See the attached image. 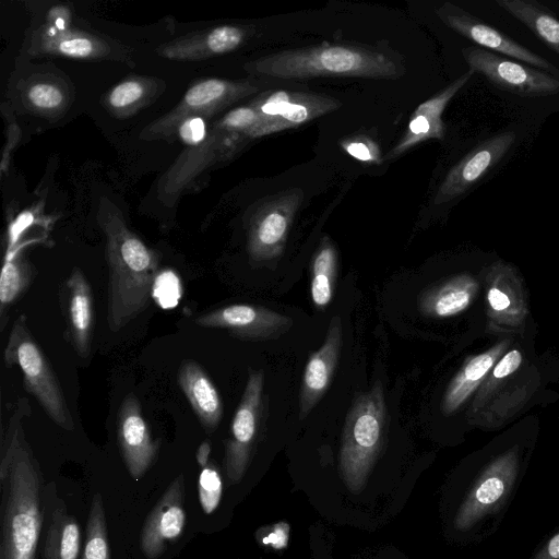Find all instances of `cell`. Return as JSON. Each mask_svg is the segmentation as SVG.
I'll return each mask as SVG.
<instances>
[{
  "mask_svg": "<svg viewBox=\"0 0 559 559\" xmlns=\"http://www.w3.org/2000/svg\"><path fill=\"white\" fill-rule=\"evenodd\" d=\"M98 223L108 262L107 322L110 331L118 332L150 305L159 258L107 200L100 202Z\"/></svg>",
  "mask_w": 559,
  "mask_h": 559,
  "instance_id": "cell-1",
  "label": "cell"
},
{
  "mask_svg": "<svg viewBox=\"0 0 559 559\" xmlns=\"http://www.w3.org/2000/svg\"><path fill=\"white\" fill-rule=\"evenodd\" d=\"M17 415L11 419L10 439L0 465L1 480L9 479L0 559H35L43 521L39 469Z\"/></svg>",
  "mask_w": 559,
  "mask_h": 559,
  "instance_id": "cell-2",
  "label": "cell"
},
{
  "mask_svg": "<svg viewBox=\"0 0 559 559\" xmlns=\"http://www.w3.org/2000/svg\"><path fill=\"white\" fill-rule=\"evenodd\" d=\"M247 72L283 80L313 78L397 79L405 70L395 56L353 44H322L263 56L245 66Z\"/></svg>",
  "mask_w": 559,
  "mask_h": 559,
  "instance_id": "cell-3",
  "label": "cell"
},
{
  "mask_svg": "<svg viewBox=\"0 0 559 559\" xmlns=\"http://www.w3.org/2000/svg\"><path fill=\"white\" fill-rule=\"evenodd\" d=\"M259 114L251 103L236 107L216 120L205 139L183 151L158 182L157 195L165 204H173L199 176L216 164L231 158L250 139V131L259 122Z\"/></svg>",
  "mask_w": 559,
  "mask_h": 559,
  "instance_id": "cell-4",
  "label": "cell"
},
{
  "mask_svg": "<svg viewBox=\"0 0 559 559\" xmlns=\"http://www.w3.org/2000/svg\"><path fill=\"white\" fill-rule=\"evenodd\" d=\"M388 411L382 383L376 381L355 396L346 415L340 450V472L346 487L360 492L382 450Z\"/></svg>",
  "mask_w": 559,
  "mask_h": 559,
  "instance_id": "cell-5",
  "label": "cell"
},
{
  "mask_svg": "<svg viewBox=\"0 0 559 559\" xmlns=\"http://www.w3.org/2000/svg\"><path fill=\"white\" fill-rule=\"evenodd\" d=\"M3 358L7 367L17 366L21 369L25 390L37 399L47 415L59 427L73 430L74 421L62 388L31 334L25 314L13 322Z\"/></svg>",
  "mask_w": 559,
  "mask_h": 559,
  "instance_id": "cell-6",
  "label": "cell"
},
{
  "mask_svg": "<svg viewBox=\"0 0 559 559\" xmlns=\"http://www.w3.org/2000/svg\"><path fill=\"white\" fill-rule=\"evenodd\" d=\"M262 86L263 83L251 80L198 81L187 90L176 107L145 127L140 136L147 141L170 138L185 119L190 117L207 119L229 105L257 94Z\"/></svg>",
  "mask_w": 559,
  "mask_h": 559,
  "instance_id": "cell-7",
  "label": "cell"
},
{
  "mask_svg": "<svg viewBox=\"0 0 559 559\" xmlns=\"http://www.w3.org/2000/svg\"><path fill=\"white\" fill-rule=\"evenodd\" d=\"M304 200L300 188L265 198L251 214L247 228V251L254 262L280 258L288 233Z\"/></svg>",
  "mask_w": 559,
  "mask_h": 559,
  "instance_id": "cell-8",
  "label": "cell"
},
{
  "mask_svg": "<svg viewBox=\"0 0 559 559\" xmlns=\"http://www.w3.org/2000/svg\"><path fill=\"white\" fill-rule=\"evenodd\" d=\"M462 53L469 70L483 74L500 90L528 98L559 94V79L537 68L510 60L484 48L467 47Z\"/></svg>",
  "mask_w": 559,
  "mask_h": 559,
  "instance_id": "cell-9",
  "label": "cell"
},
{
  "mask_svg": "<svg viewBox=\"0 0 559 559\" xmlns=\"http://www.w3.org/2000/svg\"><path fill=\"white\" fill-rule=\"evenodd\" d=\"M264 373L250 370L225 441L224 468L230 484L239 483L249 465L262 415Z\"/></svg>",
  "mask_w": 559,
  "mask_h": 559,
  "instance_id": "cell-10",
  "label": "cell"
},
{
  "mask_svg": "<svg viewBox=\"0 0 559 559\" xmlns=\"http://www.w3.org/2000/svg\"><path fill=\"white\" fill-rule=\"evenodd\" d=\"M436 13L444 25L484 47L485 50L514 58L559 79V69L551 62L484 23L464 9L451 2H445L437 9Z\"/></svg>",
  "mask_w": 559,
  "mask_h": 559,
  "instance_id": "cell-11",
  "label": "cell"
},
{
  "mask_svg": "<svg viewBox=\"0 0 559 559\" xmlns=\"http://www.w3.org/2000/svg\"><path fill=\"white\" fill-rule=\"evenodd\" d=\"M195 323L202 328L227 330L241 340L267 341L286 334L294 321L265 307L235 304L201 314Z\"/></svg>",
  "mask_w": 559,
  "mask_h": 559,
  "instance_id": "cell-12",
  "label": "cell"
},
{
  "mask_svg": "<svg viewBox=\"0 0 559 559\" xmlns=\"http://www.w3.org/2000/svg\"><path fill=\"white\" fill-rule=\"evenodd\" d=\"M117 438L129 474L135 480L142 478L157 456L159 442L152 438L134 393H128L118 409Z\"/></svg>",
  "mask_w": 559,
  "mask_h": 559,
  "instance_id": "cell-13",
  "label": "cell"
},
{
  "mask_svg": "<svg viewBox=\"0 0 559 559\" xmlns=\"http://www.w3.org/2000/svg\"><path fill=\"white\" fill-rule=\"evenodd\" d=\"M514 141L515 133L506 131L474 147L447 174L437 190L435 204L450 202L466 192L504 156Z\"/></svg>",
  "mask_w": 559,
  "mask_h": 559,
  "instance_id": "cell-14",
  "label": "cell"
},
{
  "mask_svg": "<svg viewBox=\"0 0 559 559\" xmlns=\"http://www.w3.org/2000/svg\"><path fill=\"white\" fill-rule=\"evenodd\" d=\"M185 477L178 475L160 499L147 514L144 522L140 546L147 559L159 558L168 542H175L182 533L186 524Z\"/></svg>",
  "mask_w": 559,
  "mask_h": 559,
  "instance_id": "cell-15",
  "label": "cell"
},
{
  "mask_svg": "<svg viewBox=\"0 0 559 559\" xmlns=\"http://www.w3.org/2000/svg\"><path fill=\"white\" fill-rule=\"evenodd\" d=\"M342 338V321L334 316L321 347L307 360L299 391V419L311 413L329 389L338 364Z\"/></svg>",
  "mask_w": 559,
  "mask_h": 559,
  "instance_id": "cell-16",
  "label": "cell"
},
{
  "mask_svg": "<svg viewBox=\"0 0 559 559\" xmlns=\"http://www.w3.org/2000/svg\"><path fill=\"white\" fill-rule=\"evenodd\" d=\"M473 73L472 70H468L442 91L419 104L412 114L404 134L384 158H397L428 140H442L445 133L442 114L450 100L468 82Z\"/></svg>",
  "mask_w": 559,
  "mask_h": 559,
  "instance_id": "cell-17",
  "label": "cell"
},
{
  "mask_svg": "<svg viewBox=\"0 0 559 559\" xmlns=\"http://www.w3.org/2000/svg\"><path fill=\"white\" fill-rule=\"evenodd\" d=\"M61 293L70 342L76 354L86 358L92 347L94 310L92 289L81 269L72 270Z\"/></svg>",
  "mask_w": 559,
  "mask_h": 559,
  "instance_id": "cell-18",
  "label": "cell"
},
{
  "mask_svg": "<svg viewBox=\"0 0 559 559\" xmlns=\"http://www.w3.org/2000/svg\"><path fill=\"white\" fill-rule=\"evenodd\" d=\"M514 479V464L508 459L498 462L474 485L459 509L454 526L466 531L495 509L508 495Z\"/></svg>",
  "mask_w": 559,
  "mask_h": 559,
  "instance_id": "cell-19",
  "label": "cell"
},
{
  "mask_svg": "<svg viewBox=\"0 0 559 559\" xmlns=\"http://www.w3.org/2000/svg\"><path fill=\"white\" fill-rule=\"evenodd\" d=\"M51 13L56 23H48L34 33L29 51L76 59L104 58L110 52L107 43L95 35L66 26L63 17Z\"/></svg>",
  "mask_w": 559,
  "mask_h": 559,
  "instance_id": "cell-20",
  "label": "cell"
},
{
  "mask_svg": "<svg viewBox=\"0 0 559 559\" xmlns=\"http://www.w3.org/2000/svg\"><path fill=\"white\" fill-rule=\"evenodd\" d=\"M249 28L240 25H219L180 37L162 46L157 53L173 60H199L224 55L240 47Z\"/></svg>",
  "mask_w": 559,
  "mask_h": 559,
  "instance_id": "cell-21",
  "label": "cell"
},
{
  "mask_svg": "<svg viewBox=\"0 0 559 559\" xmlns=\"http://www.w3.org/2000/svg\"><path fill=\"white\" fill-rule=\"evenodd\" d=\"M178 384L203 428L213 432L223 417V403L204 368L193 359L183 360L178 370Z\"/></svg>",
  "mask_w": 559,
  "mask_h": 559,
  "instance_id": "cell-22",
  "label": "cell"
},
{
  "mask_svg": "<svg viewBox=\"0 0 559 559\" xmlns=\"http://www.w3.org/2000/svg\"><path fill=\"white\" fill-rule=\"evenodd\" d=\"M342 103L329 95L298 92L295 100L278 118L264 124L255 126L250 131V139H257L275 132L296 128L310 122L325 114L338 109Z\"/></svg>",
  "mask_w": 559,
  "mask_h": 559,
  "instance_id": "cell-23",
  "label": "cell"
},
{
  "mask_svg": "<svg viewBox=\"0 0 559 559\" xmlns=\"http://www.w3.org/2000/svg\"><path fill=\"white\" fill-rule=\"evenodd\" d=\"M337 250L329 236H323L310 263V293L317 309L332 300L337 281Z\"/></svg>",
  "mask_w": 559,
  "mask_h": 559,
  "instance_id": "cell-24",
  "label": "cell"
},
{
  "mask_svg": "<svg viewBox=\"0 0 559 559\" xmlns=\"http://www.w3.org/2000/svg\"><path fill=\"white\" fill-rule=\"evenodd\" d=\"M80 549V526L61 502L51 512L43 559H78Z\"/></svg>",
  "mask_w": 559,
  "mask_h": 559,
  "instance_id": "cell-25",
  "label": "cell"
},
{
  "mask_svg": "<svg viewBox=\"0 0 559 559\" xmlns=\"http://www.w3.org/2000/svg\"><path fill=\"white\" fill-rule=\"evenodd\" d=\"M497 3L559 55V20L546 8L531 0H498Z\"/></svg>",
  "mask_w": 559,
  "mask_h": 559,
  "instance_id": "cell-26",
  "label": "cell"
},
{
  "mask_svg": "<svg viewBox=\"0 0 559 559\" xmlns=\"http://www.w3.org/2000/svg\"><path fill=\"white\" fill-rule=\"evenodd\" d=\"M34 278L33 266L22 252L4 258L0 274V321L5 326L7 311L26 292Z\"/></svg>",
  "mask_w": 559,
  "mask_h": 559,
  "instance_id": "cell-27",
  "label": "cell"
},
{
  "mask_svg": "<svg viewBox=\"0 0 559 559\" xmlns=\"http://www.w3.org/2000/svg\"><path fill=\"white\" fill-rule=\"evenodd\" d=\"M462 281L428 289L418 297V309L426 316L450 317L464 310L471 299Z\"/></svg>",
  "mask_w": 559,
  "mask_h": 559,
  "instance_id": "cell-28",
  "label": "cell"
},
{
  "mask_svg": "<svg viewBox=\"0 0 559 559\" xmlns=\"http://www.w3.org/2000/svg\"><path fill=\"white\" fill-rule=\"evenodd\" d=\"M156 83L143 78L127 79L115 85L106 96V107L124 117L138 110L156 93Z\"/></svg>",
  "mask_w": 559,
  "mask_h": 559,
  "instance_id": "cell-29",
  "label": "cell"
},
{
  "mask_svg": "<svg viewBox=\"0 0 559 559\" xmlns=\"http://www.w3.org/2000/svg\"><path fill=\"white\" fill-rule=\"evenodd\" d=\"M82 559H110L106 514L99 492L92 499Z\"/></svg>",
  "mask_w": 559,
  "mask_h": 559,
  "instance_id": "cell-30",
  "label": "cell"
},
{
  "mask_svg": "<svg viewBox=\"0 0 559 559\" xmlns=\"http://www.w3.org/2000/svg\"><path fill=\"white\" fill-rule=\"evenodd\" d=\"M25 98L31 108L44 114L58 111L66 103L61 87L49 80L31 83L25 92Z\"/></svg>",
  "mask_w": 559,
  "mask_h": 559,
  "instance_id": "cell-31",
  "label": "cell"
},
{
  "mask_svg": "<svg viewBox=\"0 0 559 559\" xmlns=\"http://www.w3.org/2000/svg\"><path fill=\"white\" fill-rule=\"evenodd\" d=\"M297 93L287 90H276L267 91L257 96L251 102L260 118L255 126L264 124L282 116L295 100Z\"/></svg>",
  "mask_w": 559,
  "mask_h": 559,
  "instance_id": "cell-32",
  "label": "cell"
},
{
  "mask_svg": "<svg viewBox=\"0 0 559 559\" xmlns=\"http://www.w3.org/2000/svg\"><path fill=\"white\" fill-rule=\"evenodd\" d=\"M199 500L203 511L211 514L218 507L223 483L217 468L213 465H206L199 476Z\"/></svg>",
  "mask_w": 559,
  "mask_h": 559,
  "instance_id": "cell-33",
  "label": "cell"
},
{
  "mask_svg": "<svg viewBox=\"0 0 559 559\" xmlns=\"http://www.w3.org/2000/svg\"><path fill=\"white\" fill-rule=\"evenodd\" d=\"M181 296L182 286L178 275L169 269L158 272L153 285L152 299L163 309H170L177 306Z\"/></svg>",
  "mask_w": 559,
  "mask_h": 559,
  "instance_id": "cell-34",
  "label": "cell"
},
{
  "mask_svg": "<svg viewBox=\"0 0 559 559\" xmlns=\"http://www.w3.org/2000/svg\"><path fill=\"white\" fill-rule=\"evenodd\" d=\"M341 146L347 154L360 162L374 164L382 162L379 144L367 135L359 134L346 138L341 141Z\"/></svg>",
  "mask_w": 559,
  "mask_h": 559,
  "instance_id": "cell-35",
  "label": "cell"
},
{
  "mask_svg": "<svg viewBox=\"0 0 559 559\" xmlns=\"http://www.w3.org/2000/svg\"><path fill=\"white\" fill-rule=\"evenodd\" d=\"M180 139L191 146H197L206 136L204 119L201 117H190L185 119L177 128Z\"/></svg>",
  "mask_w": 559,
  "mask_h": 559,
  "instance_id": "cell-36",
  "label": "cell"
},
{
  "mask_svg": "<svg viewBox=\"0 0 559 559\" xmlns=\"http://www.w3.org/2000/svg\"><path fill=\"white\" fill-rule=\"evenodd\" d=\"M522 360L518 350L508 353L493 369L496 378H503L518 369Z\"/></svg>",
  "mask_w": 559,
  "mask_h": 559,
  "instance_id": "cell-37",
  "label": "cell"
},
{
  "mask_svg": "<svg viewBox=\"0 0 559 559\" xmlns=\"http://www.w3.org/2000/svg\"><path fill=\"white\" fill-rule=\"evenodd\" d=\"M287 536L288 525L286 523H278L264 540L266 544H272L275 548H283L286 545Z\"/></svg>",
  "mask_w": 559,
  "mask_h": 559,
  "instance_id": "cell-38",
  "label": "cell"
},
{
  "mask_svg": "<svg viewBox=\"0 0 559 559\" xmlns=\"http://www.w3.org/2000/svg\"><path fill=\"white\" fill-rule=\"evenodd\" d=\"M534 559H559V533H557Z\"/></svg>",
  "mask_w": 559,
  "mask_h": 559,
  "instance_id": "cell-39",
  "label": "cell"
},
{
  "mask_svg": "<svg viewBox=\"0 0 559 559\" xmlns=\"http://www.w3.org/2000/svg\"><path fill=\"white\" fill-rule=\"evenodd\" d=\"M488 300L490 306L498 311L504 310L510 305L508 296L497 288L490 289Z\"/></svg>",
  "mask_w": 559,
  "mask_h": 559,
  "instance_id": "cell-40",
  "label": "cell"
},
{
  "mask_svg": "<svg viewBox=\"0 0 559 559\" xmlns=\"http://www.w3.org/2000/svg\"><path fill=\"white\" fill-rule=\"evenodd\" d=\"M211 453V443L209 441L202 442L197 451V461L201 467H205L209 464V457Z\"/></svg>",
  "mask_w": 559,
  "mask_h": 559,
  "instance_id": "cell-41",
  "label": "cell"
}]
</instances>
